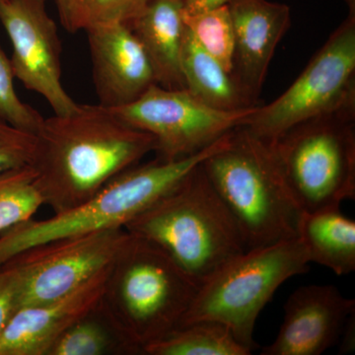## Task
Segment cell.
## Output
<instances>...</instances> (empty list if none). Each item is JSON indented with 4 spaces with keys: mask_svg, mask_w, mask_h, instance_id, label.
<instances>
[{
    "mask_svg": "<svg viewBox=\"0 0 355 355\" xmlns=\"http://www.w3.org/2000/svg\"><path fill=\"white\" fill-rule=\"evenodd\" d=\"M36 135L32 168L44 205L53 214L86 202L156 148L153 135L100 104L44 119Z\"/></svg>",
    "mask_w": 355,
    "mask_h": 355,
    "instance_id": "6da1fadb",
    "label": "cell"
},
{
    "mask_svg": "<svg viewBox=\"0 0 355 355\" xmlns=\"http://www.w3.org/2000/svg\"><path fill=\"white\" fill-rule=\"evenodd\" d=\"M125 229L165 252L198 286L247 251L241 231L202 164Z\"/></svg>",
    "mask_w": 355,
    "mask_h": 355,
    "instance_id": "7a4b0ae2",
    "label": "cell"
},
{
    "mask_svg": "<svg viewBox=\"0 0 355 355\" xmlns=\"http://www.w3.org/2000/svg\"><path fill=\"white\" fill-rule=\"evenodd\" d=\"M229 135L200 153L178 159L137 164L109 182L88 200L48 219L33 218L0 235V266L15 254L62 238L125 228L156 200L181 183L212 153L226 146Z\"/></svg>",
    "mask_w": 355,
    "mask_h": 355,
    "instance_id": "3957f363",
    "label": "cell"
},
{
    "mask_svg": "<svg viewBox=\"0 0 355 355\" xmlns=\"http://www.w3.org/2000/svg\"><path fill=\"white\" fill-rule=\"evenodd\" d=\"M202 167L235 219L247 250L298 237L303 212L282 179L270 144L240 125Z\"/></svg>",
    "mask_w": 355,
    "mask_h": 355,
    "instance_id": "277c9868",
    "label": "cell"
},
{
    "mask_svg": "<svg viewBox=\"0 0 355 355\" xmlns=\"http://www.w3.org/2000/svg\"><path fill=\"white\" fill-rule=\"evenodd\" d=\"M198 289L165 252L132 235L112 263L102 301L144 355L180 326Z\"/></svg>",
    "mask_w": 355,
    "mask_h": 355,
    "instance_id": "5b68a950",
    "label": "cell"
},
{
    "mask_svg": "<svg viewBox=\"0 0 355 355\" xmlns=\"http://www.w3.org/2000/svg\"><path fill=\"white\" fill-rule=\"evenodd\" d=\"M299 238L247 250L229 261L198 286L181 324L214 321L223 324L248 349H257V319L286 280L309 270Z\"/></svg>",
    "mask_w": 355,
    "mask_h": 355,
    "instance_id": "8992f818",
    "label": "cell"
},
{
    "mask_svg": "<svg viewBox=\"0 0 355 355\" xmlns=\"http://www.w3.org/2000/svg\"><path fill=\"white\" fill-rule=\"evenodd\" d=\"M282 179L302 212L355 198V110L294 125L270 144Z\"/></svg>",
    "mask_w": 355,
    "mask_h": 355,
    "instance_id": "52a82bcc",
    "label": "cell"
},
{
    "mask_svg": "<svg viewBox=\"0 0 355 355\" xmlns=\"http://www.w3.org/2000/svg\"><path fill=\"white\" fill-rule=\"evenodd\" d=\"M355 110V13L331 33L302 73L277 99L259 106L242 127L270 144L303 121Z\"/></svg>",
    "mask_w": 355,
    "mask_h": 355,
    "instance_id": "ba28073f",
    "label": "cell"
},
{
    "mask_svg": "<svg viewBox=\"0 0 355 355\" xmlns=\"http://www.w3.org/2000/svg\"><path fill=\"white\" fill-rule=\"evenodd\" d=\"M257 108L220 111L203 104L186 88L155 84L135 101L110 110L128 125L153 135L157 158L178 160L200 153L244 125Z\"/></svg>",
    "mask_w": 355,
    "mask_h": 355,
    "instance_id": "9c48e42d",
    "label": "cell"
},
{
    "mask_svg": "<svg viewBox=\"0 0 355 355\" xmlns=\"http://www.w3.org/2000/svg\"><path fill=\"white\" fill-rule=\"evenodd\" d=\"M130 238L125 228L109 229L44 243L15 254L3 265L19 272V308L57 300L76 291L112 265Z\"/></svg>",
    "mask_w": 355,
    "mask_h": 355,
    "instance_id": "30bf717a",
    "label": "cell"
},
{
    "mask_svg": "<svg viewBox=\"0 0 355 355\" xmlns=\"http://www.w3.org/2000/svg\"><path fill=\"white\" fill-rule=\"evenodd\" d=\"M0 23L12 44L14 76L44 98L55 114H69L77 104L62 83V41L46 0H0Z\"/></svg>",
    "mask_w": 355,
    "mask_h": 355,
    "instance_id": "8fae6325",
    "label": "cell"
},
{
    "mask_svg": "<svg viewBox=\"0 0 355 355\" xmlns=\"http://www.w3.org/2000/svg\"><path fill=\"white\" fill-rule=\"evenodd\" d=\"M355 313L354 299L334 286L299 287L284 304V323L261 355H321L340 342L343 327Z\"/></svg>",
    "mask_w": 355,
    "mask_h": 355,
    "instance_id": "7c38bea8",
    "label": "cell"
},
{
    "mask_svg": "<svg viewBox=\"0 0 355 355\" xmlns=\"http://www.w3.org/2000/svg\"><path fill=\"white\" fill-rule=\"evenodd\" d=\"M93 83L105 108L125 106L157 84L153 65L130 25L87 28Z\"/></svg>",
    "mask_w": 355,
    "mask_h": 355,
    "instance_id": "4fadbf2b",
    "label": "cell"
},
{
    "mask_svg": "<svg viewBox=\"0 0 355 355\" xmlns=\"http://www.w3.org/2000/svg\"><path fill=\"white\" fill-rule=\"evenodd\" d=\"M234 31L233 76L245 93L260 104L270 60L291 24V8L268 0H230Z\"/></svg>",
    "mask_w": 355,
    "mask_h": 355,
    "instance_id": "5bb4252c",
    "label": "cell"
},
{
    "mask_svg": "<svg viewBox=\"0 0 355 355\" xmlns=\"http://www.w3.org/2000/svg\"><path fill=\"white\" fill-rule=\"evenodd\" d=\"M111 266L64 297L16 310L0 331V355H48L60 336L101 300Z\"/></svg>",
    "mask_w": 355,
    "mask_h": 355,
    "instance_id": "9a60e30c",
    "label": "cell"
},
{
    "mask_svg": "<svg viewBox=\"0 0 355 355\" xmlns=\"http://www.w3.org/2000/svg\"><path fill=\"white\" fill-rule=\"evenodd\" d=\"M183 9L184 0H149L144 12L130 24L150 60L158 85L165 88H184Z\"/></svg>",
    "mask_w": 355,
    "mask_h": 355,
    "instance_id": "2e32d148",
    "label": "cell"
},
{
    "mask_svg": "<svg viewBox=\"0 0 355 355\" xmlns=\"http://www.w3.org/2000/svg\"><path fill=\"white\" fill-rule=\"evenodd\" d=\"M182 71L184 88L211 108L235 112L261 106L245 93L232 72L200 46L187 27Z\"/></svg>",
    "mask_w": 355,
    "mask_h": 355,
    "instance_id": "e0dca14e",
    "label": "cell"
},
{
    "mask_svg": "<svg viewBox=\"0 0 355 355\" xmlns=\"http://www.w3.org/2000/svg\"><path fill=\"white\" fill-rule=\"evenodd\" d=\"M298 238L310 263L326 266L336 275L355 270V222L340 207L303 212Z\"/></svg>",
    "mask_w": 355,
    "mask_h": 355,
    "instance_id": "ac0fdd59",
    "label": "cell"
},
{
    "mask_svg": "<svg viewBox=\"0 0 355 355\" xmlns=\"http://www.w3.org/2000/svg\"><path fill=\"white\" fill-rule=\"evenodd\" d=\"M141 347L123 330L108 308L99 302L74 322L48 355H140Z\"/></svg>",
    "mask_w": 355,
    "mask_h": 355,
    "instance_id": "d6986e66",
    "label": "cell"
},
{
    "mask_svg": "<svg viewBox=\"0 0 355 355\" xmlns=\"http://www.w3.org/2000/svg\"><path fill=\"white\" fill-rule=\"evenodd\" d=\"M251 350L214 321L182 324L144 349V355H248Z\"/></svg>",
    "mask_w": 355,
    "mask_h": 355,
    "instance_id": "ffe728a7",
    "label": "cell"
},
{
    "mask_svg": "<svg viewBox=\"0 0 355 355\" xmlns=\"http://www.w3.org/2000/svg\"><path fill=\"white\" fill-rule=\"evenodd\" d=\"M43 205L32 166L0 174V235L33 218Z\"/></svg>",
    "mask_w": 355,
    "mask_h": 355,
    "instance_id": "44dd1931",
    "label": "cell"
},
{
    "mask_svg": "<svg viewBox=\"0 0 355 355\" xmlns=\"http://www.w3.org/2000/svg\"><path fill=\"white\" fill-rule=\"evenodd\" d=\"M184 22L207 53L228 71L234 60V31L227 6L197 14H184Z\"/></svg>",
    "mask_w": 355,
    "mask_h": 355,
    "instance_id": "7402d4cb",
    "label": "cell"
},
{
    "mask_svg": "<svg viewBox=\"0 0 355 355\" xmlns=\"http://www.w3.org/2000/svg\"><path fill=\"white\" fill-rule=\"evenodd\" d=\"M14 78L10 58L0 46V121L37 135L44 118L20 99L14 87Z\"/></svg>",
    "mask_w": 355,
    "mask_h": 355,
    "instance_id": "603a6c76",
    "label": "cell"
},
{
    "mask_svg": "<svg viewBox=\"0 0 355 355\" xmlns=\"http://www.w3.org/2000/svg\"><path fill=\"white\" fill-rule=\"evenodd\" d=\"M83 30L93 26L132 24L144 12L149 0H76Z\"/></svg>",
    "mask_w": 355,
    "mask_h": 355,
    "instance_id": "cb8c5ba5",
    "label": "cell"
},
{
    "mask_svg": "<svg viewBox=\"0 0 355 355\" xmlns=\"http://www.w3.org/2000/svg\"><path fill=\"white\" fill-rule=\"evenodd\" d=\"M37 135L0 121V174L32 166Z\"/></svg>",
    "mask_w": 355,
    "mask_h": 355,
    "instance_id": "d4e9b609",
    "label": "cell"
},
{
    "mask_svg": "<svg viewBox=\"0 0 355 355\" xmlns=\"http://www.w3.org/2000/svg\"><path fill=\"white\" fill-rule=\"evenodd\" d=\"M20 294L19 272L6 263L0 266V331L19 308Z\"/></svg>",
    "mask_w": 355,
    "mask_h": 355,
    "instance_id": "484cf974",
    "label": "cell"
},
{
    "mask_svg": "<svg viewBox=\"0 0 355 355\" xmlns=\"http://www.w3.org/2000/svg\"><path fill=\"white\" fill-rule=\"evenodd\" d=\"M62 27L70 34L83 30L76 0H55Z\"/></svg>",
    "mask_w": 355,
    "mask_h": 355,
    "instance_id": "4316f807",
    "label": "cell"
},
{
    "mask_svg": "<svg viewBox=\"0 0 355 355\" xmlns=\"http://www.w3.org/2000/svg\"><path fill=\"white\" fill-rule=\"evenodd\" d=\"M230 0H184V14H197L227 6Z\"/></svg>",
    "mask_w": 355,
    "mask_h": 355,
    "instance_id": "83f0119b",
    "label": "cell"
},
{
    "mask_svg": "<svg viewBox=\"0 0 355 355\" xmlns=\"http://www.w3.org/2000/svg\"><path fill=\"white\" fill-rule=\"evenodd\" d=\"M340 354L352 352L355 349V313L347 319L340 336Z\"/></svg>",
    "mask_w": 355,
    "mask_h": 355,
    "instance_id": "f1b7e54d",
    "label": "cell"
},
{
    "mask_svg": "<svg viewBox=\"0 0 355 355\" xmlns=\"http://www.w3.org/2000/svg\"><path fill=\"white\" fill-rule=\"evenodd\" d=\"M345 1L349 6V12L355 13V0H345Z\"/></svg>",
    "mask_w": 355,
    "mask_h": 355,
    "instance_id": "f546056e",
    "label": "cell"
}]
</instances>
